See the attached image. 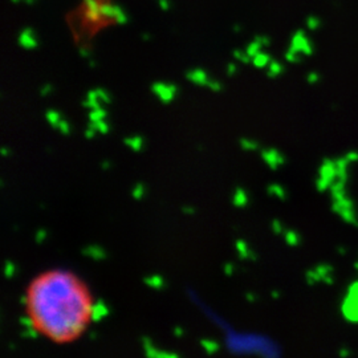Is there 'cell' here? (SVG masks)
I'll return each instance as SVG.
<instances>
[{"label":"cell","mask_w":358,"mask_h":358,"mask_svg":"<svg viewBox=\"0 0 358 358\" xmlns=\"http://www.w3.org/2000/svg\"><path fill=\"white\" fill-rule=\"evenodd\" d=\"M271 62H272V59L267 52H259L252 57V64L255 65L256 68H266V66H268Z\"/></svg>","instance_id":"7c38bea8"},{"label":"cell","mask_w":358,"mask_h":358,"mask_svg":"<svg viewBox=\"0 0 358 358\" xmlns=\"http://www.w3.org/2000/svg\"><path fill=\"white\" fill-rule=\"evenodd\" d=\"M90 340H96L97 338V334L96 333H90Z\"/></svg>","instance_id":"db71d44e"},{"label":"cell","mask_w":358,"mask_h":358,"mask_svg":"<svg viewBox=\"0 0 358 358\" xmlns=\"http://www.w3.org/2000/svg\"><path fill=\"white\" fill-rule=\"evenodd\" d=\"M90 68H94V66H96V63H94V62H93V60H90Z\"/></svg>","instance_id":"11a10c76"},{"label":"cell","mask_w":358,"mask_h":358,"mask_svg":"<svg viewBox=\"0 0 358 358\" xmlns=\"http://www.w3.org/2000/svg\"><path fill=\"white\" fill-rule=\"evenodd\" d=\"M182 213L187 214V215H192L195 213V208L192 206H185V207H182Z\"/></svg>","instance_id":"ee69618b"},{"label":"cell","mask_w":358,"mask_h":358,"mask_svg":"<svg viewBox=\"0 0 358 358\" xmlns=\"http://www.w3.org/2000/svg\"><path fill=\"white\" fill-rule=\"evenodd\" d=\"M201 346L203 348V350H205L207 355H214L220 349V345L217 344V341L210 340V338H202L201 340Z\"/></svg>","instance_id":"2e32d148"},{"label":"cell","mask_w":358,"mask_h":358,"mask_svg":"<svg viewBox=\"0 0 358 358\" xmlns=\"http://www.w3.org/2000/svg\"><path fill=\"white\" fill-rule=\"evenodd\" d=\"M59 130L64 134V136H69L71 134V127H69V124L65 121V120H62V122H60V125H59Z\"/></svg>","instance_id":"836d02e7"},{"label":"cell","mask_w":358,"mask_h":358,"mask_svg":"<svg viewBox=\"0 0 358 358\" xmlns=\"http://www.w3.org/2000/svg\"><path fill=\"white\" fill-rule=\"evenodd\" d=\"M248 203V196L243 187H236L232 195V205L238 208H243Z\"/></svg>","instance_id":"9c48e42d"},{"label":"cell","mask_w":358,"mask_h":358,"mask_svg":"<svg viewBox=\"0 0 358 358\" xmlns=\"http://www.w3.org/2000/svg\"><path fill=\"white\" fill-rule=\"evenodd\" d=\"M96 127H97V131L100 134H108L109 133V125L103 120L96 121Z\"/></svg>","instance_id":"f1b7e54d"},{"label":"cell","mask_w":358,"mask_h":358,"mask_svg":"<svg viewBox=\"0 0 358 358\" xmlns=\"http://www.w3.org/2000/svg\"><path fill=\"white\" fill-rule=\"evenodd\" d=\"M45 120L48 121V124L52 128H59L60 122H62V115L57 110H48L45 113Z\"/></svg>","instance_id":"ac0fdd59"},{"label":"cell","mask_w":358,"mask_h":358,"mask_svg":"<svg viewBox=\"0 0 358 358\" xmlns=\"http://www.w3.org/2000/svg\"><path fill=\"white\" fill-rule=\"evenodd\" d=\"M235 248H236V251H238V254H239V257H241L242 260H245V259L256 260L255 254H254L252 251H250L248 245H247V243H245L244 241H236Z\"/></svg>","instance_id":"8fae6325"},{"label":"cell","mask_w":358,"mask_h":358,"mask_svg":"<svg viewBox=\"0 0 358 358\" xmlns=\"http://www.w3.org/2000/svg\"><path fill=\"white\" fill-rule=\"evenodd\" d=\"M232 31H234V32H236V34H239V32L242 31V26H239V24H235V26L232 27Z\"/></svg>","instance_id":"c3c4849f"},{"label":"cell","mask_w":358,"mask_h":358,"mask_svg":"<svg viewBox=\"0 0 358 358\" xmlns=\"http://www.w3.org/2000/svg\"><path fill=\"white\" fill-rule=\"evenodd\" d=\"M109 315V308L106 307V304L103 300H97L96 304H92L90 307V320L100 321L103 320L105 316Z\"/></svg>","instance_id":"8992f818"},{"label":"cell","mask_w":358,"mask_h":358,"mask_svg":"<svg viewBox=\"0 0 358 358\" xmlns=\"http://www.w3.org/2000/svg\"><path fill=\"white\" fill-rule=\"evenodd\" d=\"M10 349H11V350H13V349H15V345H13V344H10Z\"/></svg>","instance_id":"6f0895ef"},{"label":"cell","mask_w":358,"mask_h":358,"mask_svg":"<svg viewBox=\"0 0 358 358\" xmlns=\"http://www.w3.org/2000/svg\"><path fill=\"white\" fill-rule=\"evenodd\" d=\"M272 297H279V292H272Z\"/></svg>","instance_id":"9f6ffc18"},{"label":"cell","mask_w":358,"mask_h":358,"mask_svg":"<svg viewBox=\"0 0 358 358\" xmlns=\"http://www.w3.org/2000/svg\"><path fill=\"white\" fill-rule=\"evenodd\" d=\"M186 77H187L189 81H192V84L201 85V87H207L208 81H210V78H208L207 73H206L203 69H192V71H189L186 73Z\"/></svg>","instance_id":"52a82bcc"},{"label":"cell","mask_w":358,"mask_h":358,"mask_svg":"<svg viewBox=\"0 0 358 358\" xmlns=\"http://www.w3.org/2000/svg\"><path fill=\"white\" fill-rule=\"evenodd\" d=\"M245 299H247L250 303H254V301H256L257 297H256L255 294L248 292V294H245Z\"/></svg>","instance_id":"7dc6e473"},{"label":"cell","mask_w":358,"mask_h":358,"mask_svg":"<svg viewBox=\"0 0 358 358\" xmlns=\"http://www.w3.org/2000/svg\"><path fill=\"white\" fill-rule=\"evenodd\" d=\"M272 229H273L275 234H282V223H280L279 220H273V222H272Z\"/></svg>","instance_id":"ab89813d"},{"label":"cell","mask_w":358,"mask_h":358,"mask_svg":"<svg viewBox=\"0 0 358 358\" xmlns=\"http://www.w3.org/2000/svg\"><path fill=\"white\" fill-rule=\"evenodd\" d=\"M234 57H235L236 60H239L241 63H243V64H248V63L252 62V57L245 51H239V50L234 51Z\"/></svg>","instance_id":"603a6c76"},{"label":"cell","mask_w":358,"mask_h":358,"mask_svg":"<svg viewBox=\"0 0 358 358\" xmlns=\"http://www.w3.org/2000/svg\"><path fill=\"white\" fill-rule=\"evenodd\" d=\"M19 321H20L22 327H26V328H34L36 325V321L34 317H22Z\"/></svg>","instance_id":"1f68e13d"},{"label":"cell","mask_w":358,"mask_h":358,"mask_svg":"<svg viewBox=\"0 0 358 358\" xmlns=\"http://www.w3.org/2000/svg\"><path fill=\"white\" fill-rule=\"evenodd\" d=\"M11 1H13V3H19V1H22V0H11ZM26 1L27 4H34L36 0H24Z\"/></svg>","instance_id":"681fc988"},{"label":"cell","mask_w":358,"mask_h":358,"mask_svg":"<svg viewBox=\"0 0 358 358\" xmlns=\"http://www.w3.org/2000/svg\"><path fill=\"white\" fill-rule=\"evenodd\" d=\"M142 38H143V41H149V40L152 38V36H150L149 34H143V35H142Z\"/></svg>","instance_id":"816d5d0a"},{"label":"cell","mask_w":358,"mask_h":358,"mask_svg":"<svg viewBox=\"0 0 358 358\" xmlns=\"http://www.w3.org/2000/svg\"><path fill=\"white\" fill-rule=\"evenodd\" d=\"M306 26L309 31H319L322 27V20L317 15H309L306 20Z\"/></svg>","instance_id":"e0dca14e"},{"label":"cell","mask_w":358,"mask_h":358,"mask_svg":"<svg viewBox=\"0 0 358 358\" xmlns=\"http://www.w3.org/2000/svg\"><path fill=\"white\" fill-rule=\"evenodd\" d=\"M307 80L309 84H316V83H319L320 76H319V73H316V72H310V73L308 75Z\"/></svg>","instance_id":"8d00e7d4"},{"label":"cell","mask_w":358,"mask_h":358,"mask_svg":"<svg viewBox=\"0 0 358 358\" xmlns=\"http://www.w3.org/2000/svg\"><path fill=\"white\" fill-rule=\"evenodd\" d=\"M315 51L313 41L304 29H297L291 38V44L285 53V59L289 63H299L303 56H310Z\"/></svg>","instance_id":"6da1fadb"},{"label":"cell","mask_w":358,"mask_h":358,"mask_svg":"<svg viewBox=\"0 0 358 358\" xmlns=\"http://www.w3.org/2000/svg\"><path fill=\"white\" fill-rule=\"evenodd\" d=\"M285 241H287V243L289 244V245H297V244L300 243L299 235L292 230L285 232Z\"/></svg>","instance_id":"d4e9b609"},{"label":"cell","mask_w":358,"mask_h":358,"mask_svg":"<svg viewBox=\"0 0 358 358\" xmlns=\"http://www.w3.org/2000/svg\"><path fill=\"white\" fill-rule=\"evenodd\" d=\"M152 92L164 103H170L178 93V87L176 84H166V83H154L152 85Z\"/></svg>","instance_id":"7a4b0ae2"},{"label":"cell","mask_w":358,"mask_h":358,"mask_svg":"<svg viewBox=\"0 0 358 358\" xmlns=\"http://www.w3.org/2000/svg\"><path fill=\"white\" fill-rule=\"evenodd\" d=\"M262 157L264 159V162L268 165L269 169L276 170L278 167L282 166L285 162V158L280 152H278L276 149H267L262 152Z\"/></svg>","instance_id":"5b68a950"},{"label":"cell","mask_w":358,"mask_h":358,"mask_svg":"<svg viewBox=\"0 0 358 358\" xmlns=\"http://www.w3.org/2000/svg\"><path fill=\"white\" fill-rule=\"evenodd\" d=\"M115 20L118 24H127L129 22L128 15L120 6L115 7Z\"/></svg>","instance_id":"7402d4cb"},{"label":"cell","mask_w":358,"mask_h":358,"mask_svg":"<svg viewBox=\"0 0 358 358\" xmlns=\"http://www.w3.org/2000/svg\"><path fill=\"white\" fill-rule=\"evenodd\" d=\"M241 148L243 150H248V152H252V150H257L259 149V143L255 141H251L248 138H242L241 140Z\"/></svg>","instance_id":"cb8c5ba5"},{"label":"cell","mask_w":358,"mask_h":358,"mask_svg":"<svg viewBox=\"0 0 358 358\" xmlns=\"http://www.w3.org/2000/svg\"><path fill=\"white\" fill-rule=\"evenodd\" d=\"M255 40H257L264 48L268 47L269 44H271V40H269L268 36H266V35H257V36H255Z\"/></svg>","instance_id":"e575fe53"},{"label":"cell","mask_w":358,"mask_h":358,"mask_svg":"<svg viewBox=\"0 0 358 358\" xmlns=\"http://www.w3.org/2000/svg\"><path fill=\"white\" fill-rule=\"evenodd\" d=\"M282 72H284V65L280 62L272 60L267 66V76L269 78H276V77L280 76Z\"/></svg>","instance_id":"4fadbf2b"},{"label":"cell","mask_w":358,"mask_h":358,"mask_svg":"<svg viewBox=\"0 0 358 358\" xmlns=\"http://www.w3.org/2000/svg\"><path fill=\"white\" fill-rule=\"evenodd\" d=\"M85 7H87V13L90 20L96 22L99 20L103 15H101V6L99 4L97 0H84Z\"/></svg>","instance_id":"ba28073f"},{"label":"cell","mask_w":358,"mask_h":358,"mask_svg":"<svg viewBox=\"0 0 358 358\" xmlns=\"http://www.w3.org/2000/svg\"><path fill=\"white\" fill-rule=\"evenodd\" d=\"M106 115H108V113L103 110L101 106H100V108H96V109H92L90 113V121H93V122L101 121V120H105Z\"/></svg>","instance_id":"44dd1931"},{"label":"cell","mask_w":358,"mask_h":358,"mask_svg":"<svg viewBox=\"0 0 358 358\" xmlns=\"http://www.w3.org/2000/svg\"><path fill=\"white\" fill-rule=\"evenodd\" d=\"M80 55L84 57V59H90V50L87 47H80Z\"/></svg>","instance_id":"7bdbcfd3"},{"label":"cell","mask_w":358,"mask_h":358,"mask_svg":"<svg viewBox=\"0 0 358 358\" xmlns=\"http://www.w3.org/2000/svg\"><path fill=\"white\" fill-rule=\"evenodd\" d=\"M38 38H36V34L32 28H26L20 32L19 35V45L23 47L24 50L28 51H32L35 48H38Z\"/></svg>","instance_id":"277c9868"},{"label":"cell","mask_w":358,"mask_h":358,"mask_svg":"<svg viewBox=\"0 0 358 358\" xmlns=\"http://www.w3.org/2000/svg\"><path fill=\"white\" fill-rule=\"evenodd\" d=\"M101 167H103V170H108V169H110V164L108 161H105V162L101 164Z\"/></svg>","instance_id":"f907efd6"},{"label":"cell","mask_w":358,"mask_h":358,"mask_svg":"<svg viewBox=\"0 0 358 358\" xmlns=\"http://www.w3.org/2000/svg\"><path fill=\"white\" fill-rule=\"evenodd\" d=\"M131 195H133V198H134L136 201H141L142 198H143V195H145V186H143L142 183H137V185L134 186L133 192H131Z\"/></svg>","instance_id":"484cf974"},{"label":"cell","mask_w":358,"mask_h":358,"mask_svg":"<svg viewBox=\"0 0 358 358\" xmlns=\"http://www.w3.org/2000/svg\"><path fill=\"white\" fill-rule=\"evenodd\" d=\"M158 4L162 11H169L171 8V1L170 0H158Z\"/></svg>","instance_id":"f35d334b"},{"label":"cell","mask_w":358,"mask_h":358,"mask_svg":"<svg viewBox=\"0 0 358 358\" xmlns=\"http://www.w3.org/2000/svg\"><path fill=\"white\" fill-rule=\"evenodd\" d=\"M141 344L143 350H145V356L149 358H178L177 353H169V352H161L153 345L152 340L148 336L141 337Z\"/></svg>","instance_id":"3957f363"},{"label":"cell","mask_w":358,"mask_h":358,"mask_svg":"<svg viewBox=\"0 0 358 358\" xmlns=\"http://www.w3.org/2000/svg\"><path fill=\"white\" fill-rule=\"evenodd\" d=\"M236 73V65L234 64V63H230V64L227 65V75L229 76H234Z\"/></svg>","instance_id":"f6af8a7d"},{"label":"cell","mask_w":358,"mask_h":358,"mask_svg":"<svg viewBox=\"0 0 358 358\" xmlns=\"http://www.w3.org/2000/svg\"><path fill=\"white\" fill-rule=\"evenodd\" d=\"M223 271H224V273H226L227 276H231V275L234 273V271H235V266H234L232 263H226L224 267H223Z\"/></svg>","instance_id":"60d3db41"},{"label":"cell","mask_w":358,"mask_h":358,"mask_svg":"<svg viewBox=\"0 0 358 358\" xmlns=\"http://www.w3.org/2000/svg\"><path fill=\"white\" fill-rule=\"evenodd\" d=\"M15 264H13V262H6V267H4V275H6V278L7 279H11L13 278V275H15Z\"/></svg>","instance_id":"4316f807"},{"label":"cell","mask_w":358,"mask_h":358,"mask_svg":"<svg viewBox=\"0 0 358 358\" xmlns=\"http://www.w3.org/2000/svg\"><path fill=\"white\" fill-rule=\"evenodd\" d=\"M174 336L180 338V337L183 336V329H182L180 327H176V328H174Z\"/></svg>","instance_id":"bcb514c9"},{"label":"cell","mask_w":358,"mask_h":358,"mask_svg":"<svg viewBox=\"0 0 358 358\" xmlns=\"http://www.w3.org/2000/svg\"><path fill=\"white\" fill-rule=\"evenodd\" d=\"M143 282L153 288V289H162L165 287V282H164V278L159 276V275H153V276H148L143 279Z\"/></svg>","instance_id":"5bb4252c"},{"label":"cell","mask_w":358,"mask_h":358,"mask_svg":"<svg viewBox=\"0 0 358 358\" xmlns=\"http://www.w3.org/2000/svg\"><path fill=\"white\" fill-rule=\"evenodd\" d=\"M264 47L257 41V40H255L254 38V41H251L248 45H247V48H245V52L251 56V57H254L255 55H257L259 52H262V50H263Z\"/></svg>","instance_id":"ffe728a7"},{"label":"cell","mask_w":358,"mask_h":358,"mask_svg":"<svg viewBox=\"0 0 358 358\" xmlns=\"http://www.w3.org/2000/svg\"><path fill=\"white\" fill-rule=\"evenodd\" d=\"M45 236H47V231L38 230V232H36V235H35V242L38 244L43 243L44 239H45Z\"/></svg>","instance_id":"d590c367"},{"label":"cell","mask_w":358,"mask_h":358,"mask_svg":"<svg viewBox=\"0 0 358 358\" xmlns=\"http://www.w3.org/2000/svg\"><path fill=\"white\" fill-rule=\"evenodd\" d=\"M52 90H53V87H52L51 84H45V85L41 87L40 94H41L43 97H45V96H48L50 93H52Z\"/></svg>","instance_id":"74e56055"},{"label":"cell","mask_w":358,"mask_h":358,"mask_svg":"<svg viewBox=\"0 0 358 358\" xmlns=\"http://www.w3.org/2000/svg\"><path fill=\"white\" fill-rule=\"evenodd\" d=\"M0 153H1L3 157H7V155H8V150H7L6 148H1V152H0Z\"/></svg>","instance_id":"f5cc1de1"},{"label":"cell","mask_w":358,"mask_h":358,"mask_svg":"<svg viewBox=\"0 0 358 358\" xmlns=\"http://www.w3.org/2000/svg\"><path fill=\"white\" fill-rule=\"evenodd\" d=\"M81 252H83V255L92 257L94 260H103L106 257V252L99 245H88V247L83 248Z\"/></svg>","instance_id":"30bf717a"},{"label":"cell","mask_w":358,"mask_h":358,"mask_svg":"<svg viewBox=\"0 0 358 358\" xmlns=\"http://www.w3.org/2000/svg\"><path fill=\"white\" fill-rule=\"evenodd\" d=\"M207 87L213 90V92H220V90H223V85L219 81H215V80H210Z\"/></svg>","instance_id":"d6a6232c"},{"label":"cell","mask_w":358,"mask_h":358,"mask_svg":"<svg viewBox=\"0 0 358 358\" xmlns=\"http://www.w3.org/2000/svg\"><path fill=\"white\" fill-rule=\"evenodd\" d=\"M267 190H268V194L278 196V198H279V199H282V201H284V199H285V196H287L285 190L282 189L280 185H269Z\"/></svg>","instance_id":"d6986e66"},{"label":"cell","mask_w":358,"mask_h":358,"mask_svg":"<svg viewBox=\"0 0 358 358\" xmlns=\"http://www.w3.org/2000/svg\"><path fill=\"white\" fill-rule=\"evenodd\" d=\"M96 92H97V97H99V100H101L103 103H110L112 99H110V96H109V93H108L106 90H101V88H97Z\"/></svg>","instance_id":"83f0119b"},{"label":"cell","mask_w":358,"mask_h":358,"mask_svg":"<svg viewBox=\"0 0 358 358\" xmlns=\"http://www.w3.org/2000/svg\"><path fill=\"white\" fill-rule=\"evenodd\" d=\"M96 133H97V130H94V129L88 128L85 130V138H88V140H92V138H94L96 137Z\"/></svg>","instance_id":"b9f144b4"},{"label":"cell","mask_w":358,"mask_h":358,"mask_svg":"<svg viewBox=\"0 0 358 358\" xmlns=\"http://www.w3.org/2000/svg\"><path fill=\"white\" fill-rule=\"evenodd\" d=\"M22 337H24V338H38V332H36V329H35V327L34 328H26V331H23L22 332Z\"/></svg>","instance_id":"f546056e"},{"label":"cell","mask_w":358,"mask_h":358,"mask_svg":"<svg viewBox=\"0 0 358 358\" xmlns=\"http://www.w3.org/2000/svg\"><path fill=\"white\" fill-rule=\"evenodd\" d=\"M100 100H94V99H87L83 105L85 106V108H88V109H96V108H100V103H99Z\"/></svg>","instance_id":"4dcf8cb0"},{"label":"cell","mask_w":358,"mask_h":358,"mask_svg":"<svg viewBox=\"0 0 358 358\" xmlns=\"http://www.w3.org/2000/svg\"><path fill=\"white\" fill-rule=\"evenodd\" d=\"M124 143L134 152H141L142 148H143V138L141 136H134V137L125 138Z\"/></svg>","instance_id":"9a60e30c"}]
</instances>
